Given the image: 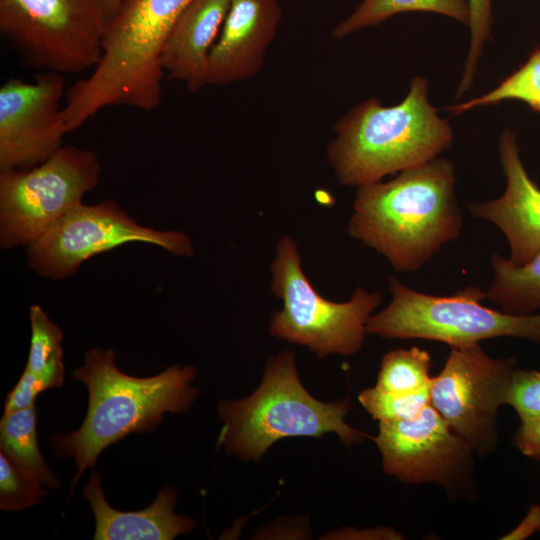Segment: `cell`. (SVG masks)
Masks as SVG:
<instances>
[{"label": "cell", "mask_w": 540, "mask_h": 540, "mask_svg": "<svg viewBox=\"0 0 540 540\" xmlns=\"http://www.w3.org/2000/svg\"><path fill=\"white\" fill-rule=\"evenodd\" d=\"M455 183L453 163L437 157L388 182L359 186L347 232L396 271H417L460 236L463 214Z\"/></svg>", "instance_id": "cell-1"}, {"label": "cell", "mask_w": 540, "mask_h": 540, "mask_svg": "<svg viewBox=\"0 0 540 540\" xmlns=\"http://www.w3.org/2000/svg\"><path fill=\"white\" fill-rule=\"evenodd\" d=\"M196 374L194 366L174 365L155 376L134 377L118 369L112 349L87 350L84 364L72 373L88 388L85 419L76 431L50 440L55 457L74 459L71 492L105 448L132 433L153 432L167 412H187L198 394L191 385Z\"/></svg>", "instance_id": "cell-2"}, {"label": "cell", "mask_w": 540, "mask_h": 540, "mask_svg": "<svg viewBox=\"0 0 540 540\" xmlns=\"http://www.w3.org/2000/svg\"><path fill=\"white\" fill-rule=\"evenodd\" d=\"M328 160L341 185L359 187L381 181L438 157L453 142V131L428 100V82L413 77L406 97L384 106L370 98L335 125Z\"/></svg>", "instance_id": "cell-3"}, {"label": "cell", "mask_w": 540, "mask_h": 540, "mask_svg": "<svg viewBox=\"0 0 540 540\" xmlns=\"http://www.w3.org/2000/svg\"><path fill=\"white\" fill-rule=\"evenodd\" d=\"M349 410V398L333 403L314 398L299 379L294 354L284 350L267 359L252 394L219 402L223 427L218 445L246 461H259L275 442L288 437L335 433L346 446L356 445L368 435L347 424Z\"/></svg>", "instance_id": "cell-4"}, {"label": "cell", "mask_w": 540, "mask_h": 540, "mask_svg": "<svg viewBox=\"0 0 540 540\" xmlns=\"http://www.w3.org/2000/svg\"><path fill=\"white\" fill-rule=\"evenodd\" d=\"M390 303L372 314L366 332L386 339H427L451 347L512 337L540 345V313L516 315L482 305L486 292L469 285L449 296L418 292L388 278Z\"/></svg>", "instance_id": "cell-5"}, {"label": "cell", "mask_w": 540, "mask_h": 540, "mask_svg": "<svg viewBox=\"0 0 540 540\" xmlns=\"http://www.w3.org/2000/svg\"><path fill=\"white\" fill-rule=\"evenodd\" d=\"M271 290L283 307L272 314L271 336L304 346L320 359L357 353L368 319L381 302L379 292L358 286L346 302H334L315 290L305 275L295 240L282 236L270 265Z\"/></svg>", "instance_id": "cell-6"}, {"label": "cell", "mask_w": 540, "mask_h": 540, "mask_svg": "<svg viewBox=\"0 0 540 540\" xmlns=\"http://www.w3.org/2000/svg\"><path fill=\"white\" fill-rule=\"evenodd\" d=\"M111 19L106 0H0V31L30 67L94 68Z\"/></svg>", "instance_id": "cell-7"}, {"label": "cell", "mask_w": 540, "mask_h": 540, "mask_svg": "<svg viewBox=\"0 0 540 540\" xmlns=\"http://www.w3.org/2000/svg\"><path fill=\"white\" fill-rule=\"evenodd\" d=\"M101 164L89 149L62 146L29 170L0 172V245L28 247L100 182Z\"/></svg>", "instance_id": "cell-8"}, {"label": "cell", "mask_w": 540, "mask_h": 540, "mask_svg": "<svg viewBox=\"0 0 540 540\" xmlns=\"http://www.w3.org/2000/svg\"><path fill=\"white\" fill-rule=\"evenodd\" d=\"M131 242L156 245L178 257H193L191 238L178 230L139 224L114 200L70 209L26 249L27 266L44 278L73 276L89 258Z\"/></svg>", "instance_id": "cell-9"}, {"label": "cell", "mask_w": 540, "mask_h": 540, "mask_svg": "<svg viewBox=\"0 0 540 540\" xmlns=\"http://www.w3.org/2000/svg\"><path fill=\"white\" fill-rule=\"evenodd\" d=\"M515 365L514 358L488 356L479 344L451 347L442 371L431 379V405L482 456L496 448L497 415Z\"/></svg>", "instance_id": "cell-10"}, {"label": "cell", "mask_w": 540, "mask_h": 540, "mask_svg": "<svg viewBox=\"0 0 540 540\" xmlns=\"http://www.w3.org/2000/svg\"><path fill=\"white\" fill-rule=\"evenodd\" d=\"M63 74L41 71L32 82L10 78L0 88V172L29 170L63 146L68 133Z\"/></svg>", "instance_id": "cell-11"}, {"label": "cell", "mask_w": 540, "mask_h": 540, "mask_svg": "<svg viewBox=\"0 0 540 540\" xmlns=\"http://www.w3.org/2000/svg\"><path fill=\"white\" fill-rule=\"evenodd\" d=\"M374 442L384 471L402 482L452 490L471 472L472 448L431 404L414 418L379 422Z\"/></svg>", "instance_id": "cell-12"}, {"label": "cell", "mask_w": 540, "mask_h": 540, "mask_svg": "<svg viewBox=\"0 0 540 540\" xmlns=\"http://www.w3.org/2000/svg\"><path fill=\"white\" fill-rule=\"evenodd\" d=\"M190 0H121L103 40V59L119 75L152 82L173 26Z\"/></svg>", "instance_id": "cell-13"}, {"label": "cell", "mask_w": 540, "mask_h": 540, "mask_svg": "<svg viewBox=\"0 0 540 540\" xmlns=\"http://www.w3.org/2000/svg\"><path fill=\"white\" fill-rule=\"evenodd\" d=\"M499 157L506 177L504 193L485 202H468L467 209L474 218L497 226L508 241L509 260L523 265L540 252V188L522 163L514 132L502 133Z\"/></svg>", "instance_id": "cell-14"}, {"label": "cell", "mask_w": 540, "mask_h": 540, "mask_svg": "<svg viewBox=\"0 0 540 540\" xmlns=\"http://www.w3.org/2000/svg\"><path fill=\"white\" fill-rule=\"evenodd\" d=\"M281 19L279 0H232L210 52L208 85H228L258 74Z\"/></svg>", "instance_id": "cell-15"}, {"label": "cell", "mask_w": 540, "mask_h": 540, "mask_svg": "<svg viewBox=\"0 0 540 540\" xmlns=\"http://www.w3.org/2000/svg\"><path fill=\"white\" fill-rule=\"evenodd\" d=\"M232 0H190L176 20L161 57L170 80L190 93L207 86L209 56Z\"/></svg>", "instance_id": "cell-16"}, {"label": "cell", "mask_w": 540, "mask_h": 540, "mask_svg": "<svg viewBox=\"0 0 540 540\" xmlns=\"http://www.w3.org/2000/svg\"><path fill=\"white\" fill-rule=\"evenodd\" d=\"M82 492L95 517L94 540H172L196 526L191 517L174 512L176 491L170 486L161 488L152 504L139 511L111 507L96 470Z\"/></svg>", "instance_id": "cell-17"}, {"label": "cell", "mask_w": 540, "mask_h": 540, "mask_svg": "<svg viewBox=\"0 0 540 540\" xmlns=\"http://www.w3.org/2000/svg\"><path fill=\"white\" fill-rule=\"evenodd\" d=\"M491 266L493 279L485 291L487 299L511 314L530 315L540 310V252L523 265L494 252Z\"/></svg>", "instance_id": "cell-18"}, {"label": "cell", "mask_w": 540, "mask_h": 540, "mask_svg": "<svg viewBox=\"0 0 540 540\" xmlns=\"http://www.w3.org/2000/svg\"><path fill=\"white\" fill-rule=\"evenodd\" d=\"M0 451L42 485L49 488L59 486V479L44 460L38 445L36 405L3 414L0 421Z\"/></svg>", "instance_id": "cell-19"}, {"label": "cell", "mask_w": 540, "mask_h": 540, "mask_svg": "<svg viewBox=\"0 0 540 540\" xmlns=\"http://www.w3.org/2000/svg\"><path fill=\"white\" fill-rule=\"evenodd\" d=\"M434 12L469 24L467 0H363L356 9L332 31V37L342 39L363 28L377 25L404 12Z\"/></svg>", "instance_id": "cell-20"}, {"label": "cell", "mask_w": 540, "mask_h": 540, "mask_svg": "<svg viewBox=\"0 0 540 540\" xmlns=\"http://www.w3.org/2000/svg\"><path fill=\"white\" fill-rule=\"evenodd\" d=\"M31 343L26 368L47 389L59 388L64 382L63 332L40 305L29 309Z\"/></svg>", "instance_id": "cell-21"}, {"label": "cell", "mask_w": 540, "mask_h": 540, "mask_svg": "<svg viewBox=\"0 0 540 540\" xmlns=\"http://www.w3.org/2000/svg\"><path fill=\"white\" fill-rule=\"evenodd\" d=\"M506 100L522 101L532 110L540 112V46L531 53L524 64L493 90L450 106L447 110L453 114H460L478 106L498 104Z\"/></svg>", "instance_id": "cell-22"}, {"label": "cell", "mask_w": 540, "mask_h": 540, "mask_svg": "<svg viewBox=\"0 0 540 540\" xmlns=\"http://www.w3.org/2000/svg\"><path fill=\"white\" fill-rule=\"evenodd\" d=\"M430 355L418 347L395 349L381 361L375 388L391 393H411L430 386Z\"/></svg>", "instance_id": "cell-23"}, {"label": "cell", "mask_w": 540, "mask_h": 540, "mask_svg": "<svg viewBox=\"0 0 540 540\" xmlns=\"http://www.w3.org/2000/svg\"><path fill=\"white\" fill-rule=\"evenodd\" d=\"M429 387L411 393H391L375 387L363 390L359 402L371 417L379 422L411 419L430 403Z\"/></svg>", "instance_id": "cell-24"}, {"label": "cell", "mask_w": 540, "mask_h": 540, "mask_svg": "<svg viewBox=\"0 0 540 540\" xmlns=\"http://www.w3.org/2000/svg\"><path fill=\"white\" fill-rule=\"evenodd\" d=\"M41 483L0 451V508L22 511L37 505L46 495Z\"/></svg>", "instance_id": "cell-25"}, {"label": "cell", "mask_w": 540, "mask_h": 540, "mask_svg": "<svg viewBox=\"0 0 540 540\" xmlns=\"http://www.w3.org/2000/svg\"><path fill=\"white\" fill-rule=\"evenodd\" d=\"M469 8L470 48L459 83L457 96L461 97L472 85L483 44L490 38L493 17L491 0H467Z\"/></svg>", "instance_id": "cell-26"}, {"label": "cell", "mask_w": 540, "mask_h": 540, "mask_svg": "<svg viewBox=\"0 0 540 540\" xmlns=\"http://www.w3.org/2000/svg\"><path fill=\"white\" fill-rule=\"evenodd\" d=\"M506 404L518 414L520 424L540 418V371L515 369L506 395Z\"/></svg>", "instance_id": "cell-27"}, {"label": "cell", "mask_w": 540, "mask_h": 540, "mask_svg": "<svg viewBox=\"0 0 540 540\" xmlns=\"http://www.w3.org/2000/svg\"><path fill=\"white\" fill-rule=\"evenodd\" d=\"M45 390L47 388L43 382L25 367L20 379L6 397L4 414L34 406L38 395Z\"/></svg>", "instance_id": "cell-28"}, {"label": "cell", "mask_w": 540, "mask_h": 540, "mask_svg": "<svg viewBox=\"0 0 540 540\" xmlns=\"http://www.w3.org/2000/svg\"><path fill=\"white\" fill-rule=\"evenodd\" d=\"M514 443L523 455L540 459V418L520 424L514 435Z\"/></svg>", "instance_id": "cell-29"}, {"label": "cell", "mask_w": 540, "mask_h": 540, "mask_svg": "<svg viewBox=\"0 0 540 540\" xmlns=\"http://www.w3.org/2000/svg\"><path fill=\"white\" fill-rule=\"evenodd\" d=\"M326 539H402L401 534L394 529L379 527L373 529L356 530L344 528L332 531L324 537Z\"/></svg>", "instance_id": "cell-30"}, {"label": "cell", "mask_w": 540, "mask_h": 540, "mask_svg": "<svg viewBox=\"0 0 540 540\" xmlns=\"http://www.w3.org/2000/svg\"><path fill=\"white\" fill-rule=\"evenodd\" d=\"M540 532V505H532L521 522L501 539L523 540Z\"/></svg>", "instance_id": "cell-31"}, {"label": "cell", "mask_w": 540, "mask_h": 540, "mask_svg": "<svg viewBox=\"0 0 540 540\" xmlns=\"http://www.w3.org/2000/svg\"><path fill=\"white\" fill-rule=\"evenodd\" d=\"M120 1L121 0H106L107 7H108L111 18L113 17L115 12L117 11V9L119 7V4H120Z\"/></svg>", "instance_id": "cell-32"}]
</instances>
